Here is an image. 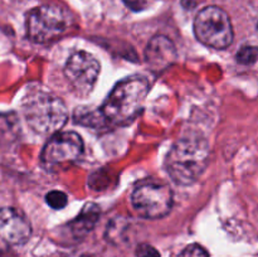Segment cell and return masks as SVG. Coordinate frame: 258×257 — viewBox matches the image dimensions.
I'll return each mask as SVG.
<instances>
[{"instance_id":"cell-1","label":"cell","mask_w":258,"mask_h":257,"mask_svg":"<svg viewBox=\"0 0 258 257\" xmlns=\"http://www.w3.org/2000/svg\"><path fill=\"white\" fill-rule=\"evenodd\" d=\"M149 92V81L135 76L121 81L103 102L100 112L105 121L115 126L133 122L143 111Z\"/></svg>"},{"instance_id":"cell-2","label":"cell","mask_w":258,"mask_h":257,"mask_svg":"<svg viewBox=\"0 0 258 257\" xmlns=\"http://www.w3.org/2000/svg\"><path fill=\"white\" fill-rule=\"evenodd\" d=\"M209 154L211 149L204 139H179L166 156V170L176 184L190 185L206 170L209 163Z\"/></svg>"},{"instance_id":"cell-3","label":"cell","mask_w":258,"mask_h":257,"mask_svg":"<svg viewBox=\"0 0 258 257\" xmlns=\"http://www.w3.org/2000/svg\"><path fill=\"white\" fill-rule=\"evenodd\" d=\"M23 113L28 125L40 135L59 133L68 120L64 102L52 93L33 92L23 101Z\"/></svg>"},{"instance_id":"cell-4","label":"cell","mask_w":258,"mask_h":257,"mask_svg":"<svg viewBox=\"0 0 258 257\" xmlns=\"http://www.w3.org/2000/svg\"><path fill=\"white\" fill-rule=\"evenodd\" d=\"M25 25L28 38L44 44L62 37L72 25V17L59 5H40L28 13Z\"/></svg>"},{"instance_id":"cell-5","label":"cell","mask_w":258,"mask_h":257,"mask_svg":"<svg viewBox=\"0 0 258 257\" xmlns=\"http://www.w3.org/2000/svg\"><path fill=\"white\" fill-rule=\"evenodd\" d=\"M194 34L204 45L224 49L233 42V27L229 15L218 7H207L194 20Z\"/></svg>"},{"instance_id":"cell-6","label":"cell","mask_w":258,"mask_h":257,"mask_svg":"<svg viewBox=\"0 0 258 257\" xmlns=\"http://www.w3.org/2000/svg\"><path fill=\"white\" fill-rule=\"evenodd\" d=\"M131 204L144 218H163L170 213L173 207V190L163 183H144L133 191Z\"/></svg>"},{"instance_id":"cell-7","label":"cell","mask_w":258,"mask_h":257,"mask_svg":"<svg viewBox=\"0 0 258 257\" xmlns=\"http://www.w3.org/2000/svg\"><path fill=\"white\" fill-rule=\"evenodd\" d=\"M83 153V140L75 131L57 133L43 148L40 161L47 170H55L71 165Z\"/></svg>"},{"instance_id":"cell-8","label":"cell","mask_w":258,"mask_h":257,"mask_svg":"<svg viewBox=\"0 0 258 257\" xmlns=\"http://www.w3.org/2000/svg\"><path fill=\"white\" fill-rule=\"evenodd\" d=\"M100 71V62L91 53L80 50L68 58L64 75L73 91L81 97H86L95 87Z\"/></svg>"},{"instance_id":"cell-9","label":"cell","mask_w":258,"mask_h":257,"mask_svg":"<svg viewBox=\"0 0 258 257\" xmlns=\"http://www.w3.org/2000/svg\"><path fill=\"white\" fill-rule=\"evenodd\" d=\"M32 227L15 208H0V249L22 246L29 239Z\"/></svg>"},{"instance_id":"cell-10","label":"cell","mask_w":258,"mask_h":257,"mask_svg":"<svg viewBox=\"0 0 258 257\" xmlns=\"http://www.w3.org/2000/svg\"><path fill=\"white\" fill-rule=\"evenodd\" d=\"M176 48L165 35L151 38L145 50V60L150 70L160 73L174 65L176 60Z\"/></svg>"},{"instance_id":"cell-11","label":"cell","mask_w":258,"mask_h":257,"mask_svg":"<svg viewBox=\"0 0 258 257\" xmlns=\"http://www.w3.org/2000/svg\"><path fill=\"white\" fill-rule=\"evenodd\" d=\"M98 218V208L95 207L93 204H90V211H88V204L83 208L81 216H78L76 218V221L73 222V232L78 236H82V234L87 233L88 231L92 229V227L95 226L96 221Z\"/></svg>"},{"instance_id":"cell-12","label":"cell","mask_w":258,"mask_h":257,"mask_svg":"<svg viewBox=\"0 0 258 257\" xmlns=\"http://www.w3.org/2000/svg\"><path fill=\"white\" fill-rule=\"evenodd\" d=\"M18 128L19 125L14 113H0V145L15 140Z\"/></svg>"},{"instance_id":"cell-13","label":"cell","mask_w":258,"mask_h":257,"mask_svg":"<svg viewBox=\"0 0 258 257\" xmlns=\"http://www.w3.org/2000/svg\"><path fill=\"white\" fill-rule=\"evenodd\" d=\"M236 59L241 65H253L258 59V47H254V45H244V47H242L237 52Z\"/></svg>"},{"instance_id":"cell-14","label":"cell","mask_w":258,"mask_h":257,"mask_svg":"<svg viewBox=\"0 0 258 257\" xmlns=\"http://www.w3.org/2000/svg\"><path fill=\"white\" fill-rule=\"evenodd\" d=\"M45 202L53 209H62L67 206L68 198L63 191L52 190L45 196Z\"/></svg>"},{"instance_id":"cell-15","label":"cell","mask_w":258,"mask_h":257,"mask_svg":"<svg viewBox=\"0 0 258 257\" xmlns=\"http://www.w3.org/2000/svg\"><path fill=\"white\" fill-rule=\"evenodd\" d=\"M178 257H209L208 252L199 244H189L180 252Z\"/></svg>"},{"instance_id":"cell-16","label":"cell","mask_w":258,"mask_h":257,"mask_svg":"<svg viewBox=\"0 0 258 257\" xmlns=\"http://www.w3.org/2000/svg\"><path fill=\"white\" fill-rule=\"evenodd\" d=\"M136 256L138 257H160L158 249L155 247L150 246L148 243H143L136 249Z\"/></svg>"},{"instance_id":"cell-17","label":"cell","mask_w":258,"mask_h":257,"mask_svg":"<svg viewBox=\"0 0 258 257\" xmlns=\"http://www.w3.org/2000/svg\"><path fill=\"white\" fill-rule=\"evenodd\" d=\"M123 3L133 12H141L148 7V0H123Z\"/></svg>"}]
</instances>
